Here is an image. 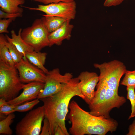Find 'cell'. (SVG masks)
Segmentation results:
<instances>
[{"label": "cell", "mask_w": 135, "mask_h": 135, "mask_svg": "<svg viewBox=\"0 0 135 135\" xmlns=\"http://www.w3.org/2000/svg\"><path fill=\"white\" fill-rule=\"evenodd\" d=\"M94 66L100 70L99 80L104 82L110 89L118 92L120 79L127 70L124 64L114 60L101 64L95 63Z\"/></svg>", "instance_id": "277c9868"}, {"label": "cell", "mask_w": 135, "mask_h": 135, "mask_svg": "<svg viewBox=\"0 0 135 135\" xmlns=\"http://www.w3.org/2000/svg\"><path fill=\"white\" fill-rule=\"evenodd\" d=\"M73 78L72 74H61L59 69L54 68L49 71L46 77L43 89L37 98L40 99L51 96L59 91Z\"/></svg>", "instance_id": "ba28073f"}, {"label": "cell", "mask_w": 135, "mask_h": 135, "mask_svg": "<svg viewBox=\"0 0 135 135\" xmlns=\"http://www.w3.org/2000/svg\"><path fill=\"white\" fill-rule=\"evenodd\" d=\"M45 116L44 105L31 110L17 124L15 128L16 134L39 135Z\"/></svg>", "instance_id": "8992f818"}, {"label": "cell", "mask_w": 135, "mask_h": 135, "mask_svg": "<svg viewBox=\"0 0 135 135\" xmlns=\"http://www.w3.org/2000/svg\"><path fill=\"white\" fill-rule=\"evenodd\" d=\"M5 44L9 49L15 64L20 62L24 56V54L20 52L13 44L8 42L7 40Z\"/></svg>", "instance_id": "44dd1931"}, {"label": "cell", "mask_w": 135, "mask_h": 135, "mask_svg": "<svg viewBox=\"0 0 135 135\" xmlns=\"http://www.w3.org/2000/svg\"><path fill=\"white\" fill-rule=\"evenodd\" d=\"M79 80L78 86L84 97V100L88 105L94 97L95 88L98 82L99 76L95 72L84 71L77 77Z\"/></svg>", "instance_id": "30bf717a"}, {"label": "cell", "mask_w": 135, "mask_h": 135, "mask_svg": "<svg viewBox=\"0 0 135 135\" xmlns=\"http://www.w3.org/2000/svg\"><path fill=\"white\" fill-rule=\"evenodd\" d=\"M128 132L127 135H135V119L129 126Z\"/></svg>", "instance_id": "4dcf8cb0"}, {"label": "cell", "mask_w": 135, "mask_h": 135, "mask_svg": "<svg viewBox=\"0 0 135 135\" xmlns=\"http://www.w3.org/2000/svg\"><path fill=\"white\" fill-rule=\"evenodd\" d=\"M33 1L42 3L44 4H47L52 3L60 2H69L74 0H33Z\"/></svg>", "instance_id": "f1b7e54d"}, {"label": "cell", "mask_w": 135, "mask_h": 135, "mask_svg": "<svg viewBox=\"0 0 135 135\" xmlns=\"http://www.w3.org/2000/svg\"><path fill=\"white\" fill-rule=\"evenodd\" d=\"M120 84L126 86H135V70H127Z\"/></svg>", "instance_id": "603a6c76"}, {"label": "cell", "mask_w": 135, "mask_h": 135, "mask_svg": "<svg viewBox=\"0 0 135 135\" xmlns=\"http://www.w3.org/2000/svg\"></svg>", "instance_id": "d6a6232c"}, {"label": "cell", "mask_w": 135, "mask_h": 135, "mask_svg": "<svg viewBox=\"0 0 135 135\" xmlns=\"http://www.w3.org/2000/svg\"><path fill=\"white\" fill-rule=\"evenodd\" d=\"M22 15V13L12 14L4 12L1 10H0V19L10 18L15 20L16 18L21 17Z\"/></svg>", "instance_id": "484cf974"}, {"label": "cell", "mask_w": 135, "mask_h": 135, "mask_svg": "<svg viewBox=\"0 0 135 135\" xmlns=\"http://www.w3.org/2000/svg\"><path fill=\"white\" fill-rule=\"evenodd\" d=\"M79 81L77 77L73 78L57 93L40 99L44 103L45 117L49 122L50 135H54L55 131L59 128L63 131L64 135H70L65 121L70 101L76 96L84 99L78 86Z\"/></svg>", "instance_id": "6da1fadb"}, {"label": "cell", "mask_w": 135, "mask_h": 135, "mask_svg": "<svg viewBox=\"0 0 135 135\" xmlns=\"http://www.w3.org/2000/svg\"><path fill=\"white\" fill-rule=\"evenodd\" d=\"M7 101L4 98H0V107L5 105L8 104Z\"/></svg>", "instance_id": "1f68e13d"}, {"label": "cell", "mask_w": 135, "mask_h": 135, "mask_svg": "<svg viewBox=\"0 0 135 135\" xmlns=\"http://www.w3.org/2000/svg\"><path fill=\"white\" fill-rule=\"evenodd\" d=\"M124 0H106L104 5L105 6H116L120 4Z\"/></svg>", "instance_id": "f546056e"}, {"label": "cell", "mask_w": 135, "mask_h": 135, "mask_svg": "<svg viewBox=\"0 0 135 135\" xmlns=\"http://www.w3.org/2000/svg\"><path fill=\"white\" fill-rule=\"evenodd\" d=\"M24 0H0L1 10L4 12L12 14L22 13L23 9L19 6L23 4Z\"/></svg>", "instance_id": "ac0fdd59"}, {"label": "cell", "mask_w": 135, "mask_h": 135, "mask_svg": "<svg viewBox=\"0 0 135 135\" xmlns=\"http://www.w3.org/2000/svg\"><path fill=\"white\" fill-rule=\"evenodd\" d=\"M6 37L2 34H0V60L11 66H15V63L5 44Z\"/></svg>", "instance_id": "d6986e66"}, {"label": "cell", "mask_w": 135, "mask_h": 135, "mask_svg": "<svg viewBox=\"0 0 135 135\" xmlns=\"http://www.w3.org/2000/svg\"><path fill=\"white\" fill-rule=\"evenodd\" d=\"M15 106L7 104L0 107V114L5 116L16 112L14 108Z\"/></svg>", "instance_id": "4316f807"}, {"label": "cell", "mask_w": 135, "mask_h": 135, "mask_svg": "<svg viewBox=\"0 0 135 135\" xmlns=\"http://www.w3.org/2000/svg\"><path fill=\"white\" fill-rule=\"evenodd\" d=\"M68 108L70 110L67 118L72 124L69 131L72 135H105L117 130L118 124L116 120L92 115L74 100L70 103Z\"/></svg>", "instance_id": "7a4b0ae2"}, {"label": "cell", "mask_w": 135, "mask_h": 135, "mask_svg": "<svg viewBox=\"0 0 135 135\" xmlns=\"http://www.w3.org/2000/svg\"><path fill=\"white\" fill-rule=\"evenodd\" d=\"M126 102L124 97L119 96L118 92L107 86L104 100L96 116L110 118V113L112 109L119 108Z\"/></svg>", "instance_id": "8fae6325"}, {"label": "cell", "mask_w": 135, "mask_h": 135, "mask_svg": "<svg viewBox=\"0 0 135 135\" xmlns=\"http://www.w3.org/2000/svg\"><path fill=\"white\" fill-rule=\"evenodd\" d=\"M41 19L42 22L49 33L60 27L67 20L58 16L42 15Z\"/></svg>", "instance_id": "e0dca14e"}, {"label": "cell", "mask_w": 135, "mask_h": 135, "mask_svg": "<svg viewBox=\"0 0 135 135\" xmlns=\"http://www.w3.org/2000/svg\"><path fill=\"white\" fill-rule=\"evenodd\" d=\"M49 33L41 19L37 18L31 26L22 29L21 35L23 40L32 47L34 51L39 52L43 48L48 46Z\"/></svg>", "instance_id": "5b68a950"}, {"label": "cell", "mask_w": 135, "mask_h": 135, "mask_svg": "<svg viewBox=\"0 0 135 135\" xmlns=\"http://www.w3.org/2000/svg\"><path fill=\"white\" fill-rule=\"evenodd\" d=\"M20 81L15 66H10L0 60V97L7 101L16 97L26 86Z\"/></svg>", "instance_id": "3957f363"}, {"label": "cell", "mask_w": 135, "mask_h": 135, "mask_svg": "<svg viewBox=\"0 0 135 135\" xmlns=\"http://www.w3.org/2000/svg\"><path fill=\"white\" fill-rule=\"evenodd\" d=\"M15 66L22 83H28L34 81L45 83L46 74L30 62L26 57L24 56L20 62L16 64Z\"/></svg>", "instance_id": "9c48e42d"}, {"label": "cell", "mask_w": 135, "mask_h": 135, "mask_svg": "<svg viewBox=\"0 0 135 135\" xmlns=\"http://www.w3.org/2000/svg\"><path fill=\"white\" fill-rule=\"evenodd\" d=\"M14 20L12 19H1L0 20V33H8V28L10 24Z\"/></svg>", "instance_id": "d4e9b609"}, {"label": "cell", "mask_w": 135, "mask_h": 135, "mask_svg": "<svg viewBox=\"0 0 135 135\" xmlns=\"http://www.w3.org/2000/svg\"><path fill=\"white\" fill-rule=\"evenodd\" d=\"M47 54L45 52L34 51L26 53L25 55L28 61L42 70L46 74L49 71L44 66Z\"/></svg>", "instance_id": "2e32d148"}, {"label": "cell", "mask_w": 135, "mask_h": 135, "mask_svg": "<svg viewBox=\"0 0 135 135\" xmlns=\"http://www.w3.org/2000/svg\"><path fill=\"white\" fill-rule=\"evenodd\" d=\"M135 86H127V98L130 101L131 107V112L128 120L135 117Z\"/></svg>", "instance_id": "7402d4cb"}, {"label": "cell", "mask_w": 135, "mask_h": 135, "mask_svg": "<svg viewBox=\"0 0 135 135\" xmlns=\"http://www.w3.org/2000/svg\"><path fill=\"white\" fill-rule=\"evenodd\" d=\"M107 86L104 81L99 80L96 86V90L93 99L89 104L90 113L96 116L104 100Z\"/></svg>", "instance_id": "5bb4252c"}, {"label": "cell", "mask_w": 135, "mask_h": 135, "mask_svg": "<svg viewBox=\"0 0 135 135\" xmlns=\"http://www.w3.org/2000/svg\"><path fill=\"white\" fill-rule=\"evenodd\" d=\"M39 99L37 98L30 102L15 106L14 109L15 112H24L28 111L40 102Z\"/></svg>", "instance_id": "cb8c5ba5"}, {"label": "cell", "mask_w": 135, "mask_h": 135, "mask_svg": "<svg viewBox=\"0 0 135 135\" xmlns=\"http://www.w3.org/2000/svg\"><path fill=\"white\" fill-rule=\"evenodd\" d=\"M31 10H36L44 13L46 15L58 16L67 20L74 19L76 13V4L74 0L69 2H60L47 4H38L32 8L21 6Z\"/></svg>", "instance_id": "52a82bcc"}, {"label": "cell", "mask_w": 135, "mask_h": 135, "mask_svg": "<svg viewBox=\"0 0 135 135\" xmlns=\"http://www.w3.org/2000/svg\"><path fill=\"white\" fill-rule=\"evenodd\" d=\"M70 21L66 20L58 28L49 33V46L50 47L54 45L60 46L64 40L70 39L74 27V25L70 23Z\"/></svg>", "instance_id": "4fadbf2b"}, {"label": "cell", "mask_w": 135, "mask_h": 135, "mask_svg": "<svg viewBox=\"0 0 135 135\" xmlns=\"http://www.w3.org/2000/svg\"><path fill=\"white\" fill-rule=\"evenodd\" d=\"M22 30V28H20L18 30V34L17 35L14 30H12L10 32L11 38L7 34L6 35L5 37L7 41L13 44L18 50L22 53L25 57L26 53L33 51L34 50L22 38L21 35Z\"/></svg>", "instance_id": "9a60e30c"}, {"label": "cell", "mask_w": 135, "mask_h": 135, "mask_svg": "<svg viewBox=\"0 0 135 135\" xmlns=\"http://www.w3.org/2000/svg\"><path fill=\"white\" fill-rule=\"evenodd\" d=\"M15 117L13 113L9 114L4 119L0 121V134L11 135L12 134V131L10 127L13 122V119Z\"/></svg>", "instance_id": "ffe728a7"}, {"label": "cell", "mask_w": 135, "mask_h": 135, "mask_svg": "<svg viewBox=\"0 0 135 135\" xmlns=\"http://www.w3.org/2000/svg\"><path fill=\"white\" fill-rule=\"evenodd\" d=\"M44 86V83L38 82L26 84L22 93L14 98L7 101V104L15 106L35 100L43 89Z\"/></svg>", "instance_id": "7c38bea8"}, {"label": "cell", "mask_w": 135, "mask_h": 135, "mask_svg": "<svg viewBox=\"0 0 135 135\" xmlns=\"http://www.w3.org/2000/svg\"><path fill=\"white\" fill-rule=\"evenodd\" d=\"M44 125L40 135H50V124L48 119L46 118L43 120Z\"/></svg>", "instance_id": "83f0119b"}]
</instances>
